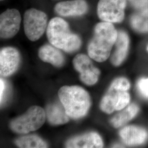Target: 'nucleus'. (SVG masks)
Masks as SVG:
<instances>
[{"label":"nucleus","instance_id":"obj_6","mask_svg":"<svg viewBox=\"0 0 148 148\" xmlns=\"http://www.w3.org/2000/svg\"><path fill=\"white\" fill-rule=\"evenodd\" d=\"M47 16L43 12L35 8L27 10L24 16V32L32 41L41 37L47 27Z\"/></svg>","mask_w":148,"mask_h":148},{"label":"nucleus","instance_id":"obj_11","mask_svg":"<svg viewBox=\"0 0 148 148\" xmlns=\"http://www.w3.org/2000/svg\"><path fill=\"white\" fill-rule=\"evenodd\" d=\"M119 135L122 141L127 146L141 145L148 139L147 130L137 125H128L123 127Z\"/></svg>","mask_w":148,"mask_h":148},{"label":"nucleus","instance_id":"obj_13","mask_svg":"<svg viewBox=\"0 0 148 148\" xmlns=\"http://www.w3.org/2000/svg\"><path fill=\"white\" fill-rule=\"evenodd\" d=\"M102 138L97 133L92 132L70 139L66 143V148H103Z\"/></svg>","mask_w":148,"mask_h":148},{"label":"nucleus","instance_id":"obj_17","mask_svg":"<svg viewBox=\"0 0 148 148\" xmlns=\"http://www.w3.org/2000/svg\"><path fill=\"white\" fill-rule=\"evenodd\" d=\"M46 115L48 121L53 125H63L69 121V117L63 106L59 103L48 105L46 108Z\"/></svg>","mask_w":148,"mask_h":148},{"label":"nucleus","instance_id":"obj_21","mask_svg":"<svg viewBox=\"0 0 148 148\" xmlns=\"http://www.w3.org/2000/svg\"><path fill=\"white\" fill-rule=\"evenodd\" d=\"M137 8H144L148 5V0H129Z\"/></svg>","mask_w":148,"mask_h":148},{"label":"nucleus","instance_id":"obj_20","mask_svg":"<svg viewBox=\"0 0 148 148\" xmlns=\"http://www.w3.org/2000/svg\"><path fill=\"white\" fill-rule=\"evenodd\" d=\"M137 87L139 93L144 98L148 99V77H143L139 79Z\"/></svg>","mask_w":148,"mask_h":148},{"label":"nucleus","instance_id":"obj_5","mask_svg":"<svg viewBox=\"0 0 148 148\" xmlns=\"http://www.w3.org/2000/svg\"><path fill=\"white\" fill-rule=\"evenodd\" d=\"M46 112L38 106H32L23 115L12 120L10 128L14 132L27 134L36 131L46 121Z\"/></svg>","mask_w":148,"mask_h":148},{"label":"nucleus","instance_id":"obj_7","mask_svg":"<svg viewBox=\"0 0 148 148\" xmlns=\"http://www.w3.org/2000/svg\"><path fill=\"white\" fill-rule=\"evenodd\" d=\"M126 0H99L97 14L102 21L120 23L125 17Z\"/></svg>","mask_w":148,"mask_h":148},{"label":"nucleus","instance_id":"obj_14","mask_svg":"<svg viewBox=\"0 0 148 148\" xmlns=\"http://www.w3.org/2000/svg\"><path fill=\"white\" fill-rule=\"evenodd\" d=\"M115 49L111 57V62L115 66H119L126 59L130 46V38L126 32H118Z\"/></svg>","mask_w":148,"mask_h":148},{"label":"nucleus","instance_id":"obj_9","mask_svg":"<svg viewBox=\"0 0 148 148\" xmlns=\"http://www.w3.org/2000/svg\"><path fill=\"white\" fill-rule=\"evenodd\" d=\"M21 16L16 9H8L0 16V36L2 38H10L18 32Z\"/></svg>","mask_w":148,"mask_h":148},{"label":"nucleus","instance_id":"obj_2","mask_svg":"<svg viewBox=\"0 0 148 148\" xmlns=\"http://www.w3.org/2000/svg\"><path fill=\"white\" fill-rule=\"evenodd\" d=\"M61 103L70 118L75 120L85 116L89 111L91 101L88 92L77 86H65L58 91Z\"/></svg>","mask_w":148,"mask_h":148},{"label":"nucleus","instance_id":"obj_3","mask_svg":"<svg viewBox=\"0 0 148 148\" xmlns=\"http://www.w3.org/2000/svg\"><path fill=\"white\" fill-rule=\"evenodd\" d=\"M47 36L53 46L68 53L77 51L81 46L79 36L71 32L68 23L61 18H53L49 21Z\"/></svg>","mask_w":148,"mask_h":148},{"label":"nucleus","instance_id":"obj_1","mask_svg":"<svg viewBox=\"0 0 148 148\" xmlns=\"http://www.w3.org/2000/svg\"><path fill=\"white\" fill-rule=\"evenodd\" d=\"M118 32L111 23L104 21L97 24L88 46L90 58L98 62L106 60L110 56Z\"/></svg>","mask_w":148,"mask_h":148},{"label":"nucleus","instance_id":"obj_15","mask_svg":"<svg viewBox=\"0 0 148 148\" xmlns=\"http://www.w3.org/2000/svg\"><path fill=\"white\" fill-rule=\"evenodd\" d=\"M38 56L43 62L57 67H61L64 63L63 55L58 48L49 45H45L40 48Z\"/></svg>","mask_w":148,"mask_h":148},{"label":"nucleus","instance_id":"obj_12","mask_svg":"<svg viewBox=\"0 0 148 148\" xmlns=\"http://www.w3.org/2000/svg\"><path fill=\"white\" fill-rule=\"evenodd\" d=\"M88 10V5L85 0H72L58 3L54 11L63 16H79L85 14Z\"/></svg>","mask_w":148,"mask_h":148},{"label":"nucleus","instance_id":"obj_8","mask_svg":"<svg viewBox=\"0 0 148 148\" xmlns=\"http://www.w3.org/2000/svg\"><path fill=\"white\" fill-rule=\"evenodd\" d=\"M74 68L79 74V78L85 84L91 86L95 84L99 79L100 70L95 68L90 58L86 55L79 54L73 60Z\"/></svg>","mask_w":148,"mask_h":148},{"label":"nucleus","instance_id":"obj_24","mask_svg":"<svg viewBox=\"0 0 148 148\" xmlns=\"http://www.w3.org/2000/svg\"><path fill=\"white\" fill-rule=\"evenodd\" d=\"M1 1H4V0H1Z\"/></svg>","mask_w":148,"mask_h":148},{"label":"nucleus","instance_id":"obj_4","mask_svg":"<svg viewBox=\"0 0 148 148\" xmlns=\"http://www.w3.org/2000/svg\"><path fill=\"white\" fill-rule=\"evenodd\" d=\"M131 83L127 78L120 77L114 79L100 103L101 111L111 114L115 111H121L128 106L131 95L128 90Z\"/></svg>","mask_w":148,"mask_h":148},{"label":"nucleus","instance_id":"obj_22","mask_svg":"<svg viewBox=\"0 0 148 148\" xmlns=\"http://www.w3.org/2000/svg\"><path fill=\"white\" fill-rule=\"evenodd\" d=\"M5 88V82L2 80V79H1V80H0V99H1V102H2V99H3Z\"/></svg>","mask_w":148,"mask_h":148},{"label":"nucleus","instance_id":"obj_23","mask_svg":"<svg viewBox=\"0 0 148 148\" xmlns=\"http://www.w3.org/2000/svg\"><path fill=\"white\" fill-rule=\"evenodd\" d=\"M147 51H148V47H147Z\"/></svg>","mask_w":148,"mask_h":148},{"label":"nucleus","instance_id":"obj_18","mask_svg":"<svg viewBox=\"0 0 148 148\" xmlns=\"http://www.w3.org/2000/svg\"><path fill=\"white\" fill-rule=\"evenodd\" d=\"M16 145L19 148H47V144L36 135H28L16 139Z\"/></svg>","mask_w":148,"mask_h":148},{"label":"nucleus","instance_id":"obj_10","mask_svg":"<svg viewBox=\"0 0 148 148\" xmlns=\"http://www.w3.org/2000/svg\"><path fill=\"white\" fill-rule=\"evenodd\" d=\"M21 61L20 54L13 47L3 48L0 52V74L7 77L14 73L18 68Z\"/></svg>","mask_w":148,"mask_h":148},{"label":"nucleus","instance_id":"obj_19","mask_svg":"<svg viewBox=\"0 0 148 148\" xmlns=\"http://www.w3.org/2000/svg\"><path fill=\"white\" fill-rule=\"evenodd\" d=\"M131 24L137 32L142 33L148 32V8L134 14L131 19Z\"/></svg>","mask_w":148,"mask_h":148},{"label":"nucleus","instance_id":"obj_16","mask_svg":"<svg viewBox=\"0 0 148 148\" xmlns=\"http://www.w3.org/2000/svg\"><path fill=\"white\" fill-rule=\"evenodd\" d=\"M139 111V106L136 103L129 104L122 111L112 117L110 120L111 124L116 128L122 127L134 119Z\"/></svg>","mask_w":148,"mask_h":148}]
</instances>
